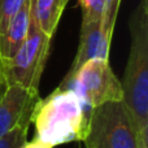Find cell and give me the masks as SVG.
Listing matches in <instances>:
<instances>
[{
	"mask_svg": "<svg viewBox=\"0 0 148 148\" xmlns=\"http://www.w3.org/2000/svg\"><path fill=\"white\" fill-rule=\"evenodd\" d=\"M31 120H26L9 133L0 136V148H22L27 142V131Z\"/></svg>",
	"mask_w": 148,
	"mask_h": 148,
	"instance_id": "obj_10",
	"label": "cell"
},
{
	"mask_svg": "<svg viewBox=\"0 0 148 148\" xmlns=\"http://www.w3.org/2000/svg\"><path fill=\"white\" fill-rule=\"evenodd\" d=\"M90 112L73 90L57 87L47 97H39L34 107L35 138L52 148L83 140Z\"/></svg>",
	"mask_w": 148,
	"mask_h": 148,
	"instance_id": "obj_1",
	"label": "cell"
},
{
	"mask_svg": "<svg viewBox=\"0 0 148 148\" xmlns=\"http://www.w3.org/2000/svg\"><path fill=\"white\" fill-rule=\"evenodd\" d=\"M130 51L123 78L125 103L136 133L148 130V4L140 0L129 20Z\"/></svg>",
	"mask_w": 148,
	"mask_h": 148,
	"instance_id": "obj_2",
	"label": "cell"
},
{
	"mask_svg": "<svg viewBox=\"0 0 148 148\" xmlns=\"http://www.w3.org/2000/svg\"><path fill=\"white\" fill-rule=\"evenodd\" d=\"M61 88H70L88 110L112 100H122L121 81L112 70L109 59H91L70 75H65Z\"/></svg>",
	"mask_w": 148,
	"mask_h": 148,
	"instance_id": "obj_4",
	"label": "cell"
},
{
	"mask_svg": "<svg viewBox=\"0 0 148 148\" xmlns=\"http://www.w3.org/2000/svg\"><path fill=\"white\" fill-rule=\"evenodd\" d=\"M107 3L108 0H78L82 9V23L97 22L101 20Z\"/></svg>",
	"mask_w": 148,
	"mask_h": 148,
	"instance_id": "obj_11",
	"label": "cell"
},
{
	"mask_svg": "<svg viewBox=\"0 0 148 148\" xmlns=\"http://www.w3.org/2000/svg\"><path fill=\"white\" fill-rule=\"evenodd\" d=\"M22 148H52V147H49L48 144L43 143V142H40L39 139L35 138L34 140H31V142H26L25 146H23Z\"/></svg>",
	"mask_w": 148,
	"mask_h": 148,
	"instance_id": "obj_14",
	"label": "cell"
},
{
	"mask_svg": "<svg viewBox=\"0 0 148 148\" xmlns=\"http://www.w3.org/2000/svg\"><path fill=\"white\" fill-rule=\"evenodd\" d=\"M30 26V0L10 17L4 30L0 33V57L3 64H7L25 42Z\"/></svg>",
	"mask_w": 148,
	"mask_h": 148,
	"instance_id": "obj_8",
	"label": "cell"
},
{
	"mask_svg": "<svg viewBox=\"0 0 148 148\" xmlns=\"http://www.w3.org/2000/svg\"><path fill=\"white\" fill-rule=\"evenodd\" d=\"M26 0H0V33L13 14L23 5Z\"/></svg>",
	"mask_w": 148,
	"mask_h": 148,
	"instance_id": "obj_12",
	"label": "cell"
},
{
	"mask_svg": "<svg viewBox=\"0 0 148 148\" xmlns=\"http://www.w3.org/2000/svg\"><path fill=\"white\" fill-rule=\"evenodd\" d=\"M52 38L39 29L30 5V26L25 42L4 65L8 84H20L31 92H39V82L51 49Z\"/></svg>",
	"mask_w": 148,
	"mask_h": 148,
	"instance_id": "obj_5",
	"label": "cell"
},
{
	"mask_svg": "<svg viewBox=\"0 0 148 148\" xmlns=\"http://www.w3.org/2000/svg\"><path fill=\"white\" fill-rule=\"evenodd\" d=\"M113 30L114 26L103 20L97 22L82 23L78 49L66 75H70L82 64L91 59H109Z\"/></svg>",
	"mask_w": 148,
	"mask_h": 148,
	"instance_id": "obj_6",
	"label": "cell"
},
{
	"mask_svg": "<svg viewBox=\"0 0 148 148\" xmlns=\"http://www.w3.org/2000/svg\"><path fill=\"white\" fill-rule=\"evenodd\" d=\"M3 79H5V75H4V64H3L1 57H0V81H3ZM5 81H7V79H5Z\"/></svg>",
	"mask_w": 148,
	"mask_h": 148,
	"instance_id": "obj_16",
	"label": "cell"
},
{
	"mask_svg": "<svg viewBox=\"0 0 148 148\" xmlns=\"http://www.w3.org/2000/svg\"><path fill=\"white\" fill-rule=\"evenodd\" d=\"M86 148H136L138 133L122 100L92 108L84 138Z\"/></svg>",
	"mask_w": 148,
	"mask_h": 148,
	"instance_id": "obj_3",
	"label": "cell"
},
{
	"mask_svg": "<svg viewBox=\"0 0 148 148\" xmlns=\"http://www.w3.org/2000/svg\"><path fill=\"white\" fill-rule=\"evenodd\" d=\"M136 148H148V130L138 133V144Z\"/></svg>",
	"mask_w": 148,
	"mask_h": 148,
	"instance_id": "obj_13",
	"label": "cell"
},
{
	"mask_svg": "<svg viewBox=\"0 0 148 148\" xmlns=\"http://www.w3.org/2000/svg\"><path fill=\"white\" fill-rule=\"evenodd\" d=\"M8 87V82L5 81V79H3V81H0V99H1V96L4 95L5 90H7Z\"/></svg>",
	"mask_w": 148,
	"mask_h": 148,
	"instance_id": "obj_15",
	"label": "cell"
},
{
	"mask_svg": "<svg viewBox=\"0 0 148 148\" xmlns=\"http://www.w3.org/2000/svg\"><path fill=\"white\" fill-rule=\"evenodd\" d=\"M39 92H31L20 84H8L0 99V136L26 120H31Z\"/></svg>",
	"mask_w": 148,
	"mask_h": 148,
	"instance_id": "obj_7",
	"label": "cell"
},
{
	"mask_svg": "<svg viewBox=\"0 0 148 148\" xmlns=\"http://www.w3.org/2000/svg\"><path fill=\"white\" fill-rule=\"evenodd\" d=\"M69 0H30L31 10L39 29L53 38L65 7Z\"/></svg>",
	"mask_w": 148,
	"mask_h": 148,
	"instance_id": "obj_9",
	"label": "cell"
}]
</instances>
